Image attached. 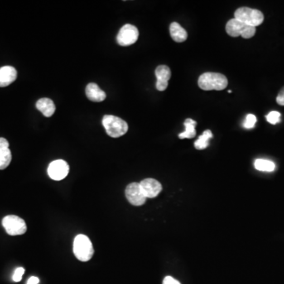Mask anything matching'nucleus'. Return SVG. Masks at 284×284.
<instances>
[{
  "mask_svg": "<svg viewBox=\"0 0 284 284\" xmlns=\"http://www.w3.org/2000/svg\"><path fill=\"white\" fill-rule=\"evenodd\" d=\"M213 137V133L210 130H206L199 138L195 141L194 146L198 150H204L209 145V140Z\"/></svg>",
  "mask_w": 284,
  "mask_h": 284,
  "instance_id": "nucleus-18",
  "label": "nucleus"
},
{
  "mask_svg": "<svg viewBox=\"0 0 284 284\" xmlns=\"http://www.w3.org/2000/svg\"><path fill=\"white\" fill-rule=\"evenodd\" d=\"M74 253L79 261L86 262L89 261L93 254L94 249L90 239L84 234H78L74 240Z\"/></svg>",
  "mask_w": 284,
  "mask_h": 284,
  "instance_id": "nucleus-2",
  "label": "nucleus"
},
{
  "mask_svg": "<svg viewBox=\"0 0 284 284\" xmlns=\"http://www.w3.org/2000/svg\"><path fill=\"white\" fill-rule=\"evenodd\" d=\"M234 18L246 25L256 28L263 22L264 15L256 9L241 7L234 13Z\"/></svg>",
  "mask_w": 284,
  "mask_h": 284,
  "instance_id": "nucleus-4",
  "label": "nucleus"
},
{
  "mask_svg": "<svg viewBox=\"0 0 284 284\" xmlns=\"http://www.w3.org/2000/svg\"><path fill=\"white\" fill-rule=\"evenodd\" d=\"M85 94L88 99L93 102H101L106 99V93L96 83H89L87 85Z\"/></svg>",
  "mask_w": 284,
  "mask_h": 284,
  "instance_id": "nucleus-14",
  "label": "nucleus"
},
{
  "mask_svg": "<svg viewBox=\"0 0 284 284\" xmlns=\"http://www.w3.org/2000/svg\"><path fill=\"white\" fill-rule=\"evenodd\" d=\"M69 167L65 160H54L49 164L48 174L50 179L55 181H60L65 179L69 174Z\"/></svg>",
  "mask_w": 284,
  "mask_h": 284,
  "instance_id": "nucleus-8",
  "label": "nucleus"
},
{
  "mask_svg": "<svg viewBox=\"0 0 284 284\" xmlns=\"http://www.w3.org/2000/svg\"><path fill=\"white\" fill-rule=\"evenodd\" d=\"M25 273V268L23 267H17V269L15 270L14 276H13V280L15 282H20L21 279H22V276Z\"/></svg>",
  "mask_w": 284,
  "mask_h": 284,
  "instance_id": "nucleus-22",
  "label": "nucleus"
},
{
  "mask_svg": "<svg viewBox=\"0 0 284 284\" xmlns=\"http://www.w3.org/2000/svg\"><path fill=\"white\" fill-rule=\"evenodd\" d=\"M2 223L6 233L10 235H21L27 231L25 220L17 216H6L2 219Z\"/></svg>",
  "mask_w": 284,
  "mask_h": 284,
  "instance_id": "nucleus-6",
  "label": "nucleus"
},
{
  "mask_svg": "<svg viewBox=\"0 0 284 284\" xmlns=\"http://www.w3.org/2000/svg\"><path fill=\"white\" fill-rule=\"evenodd\" d=\"M170 36L177 43L184 42L187 39V32L178 22H172L170 25Z\"/></svg>",
  "mask_w": 284,
  "mask_h": 284,
  "instance_id": "nucleus-16",
  "label": "nucleus"
},
{
  "mask_svg": "<svg viewBox=\"0 0 284 284\" xmlns=\"http://www.w3.org/2000/svg\"><path fill=\"white\" fill-rule=\"evenodd\" d=\"M138 36L139 31L137 27L131 24H126L121 28L116 40L121 46H130L136 43Z\"/></svg>",
  "mask_w": 284,
  "mask_h": 284,
  "instance_id": "nucleus-7",
  "label": "nucleus"
},
{
  "mask_svg": "<svg viewBox=\"0 0 284 284\" xmlns=\"http://www.w3.org/2000/svg\"><path fill=\"white\" fill-rule=\"evenodd\" d=\"M36 107L45 117H50L55 112V103L49 98H41L36 102Z\"/></svg>",
  "mask_w": 284,
  "mask_h": 284,
  "instance_id": "nucleus-15",
  "label": "nucleus"
},
{
  "mask_svg": "<svg viewBox=\"0 0 284 284\" xmlns=\"http://www.w3.org/2000/svg\"><path fill=\"white\" fill-rule=\"evenodd\" d=\"M226 32L232 37L242 36L245 39H250L254 36L256 28L233 18L231 19L226 25Z\"/></svg>",
  "mask_w": 284,
  "mask_h": 284,
  "instance_id": "nucleus-5",
  "label": "nucleus"
},
{
  "mask_svg": "<svg viewBox=\"0 0 284 284\" xmlns=\"http://www.w3.org/2000/svg\"><path fill=\"white\" fill-rule=\"evenodd\" d=\"M276 102H277L278 104L284 106V87L278 94L277 97H276Z\"/></svg>",
  "mask_w": 284,
  "mask_h": 284,
  "instance_id": "nucleus-23",
  "label": "nucleus"
},
{
  "mask_svg": "<svg viewBox=\"0 0 284 284\" xmlns=\"http://www.w3.org/2000/svg\"><path fill=\"white\" fill-rule=\"evenodd\" d=\"M256 122H257L256 116H253L252 114H250V115L246 116L243 126L246 129H252L254 127Z\"/></svg>",
  "mask_w": 284,
  "mask_h": 284,
  "instance_id": "nucleus-21",
  "label": "nucleus"
},
{
  "mask_svg": "<svg viewBox=\"0 0 284 284\" xmlns=\"http://www.w3.org/2000/svg\"><path fill=\"white\" fill-rule=\"evenodd\" d=\"M125 194H126V197L128 201L134 206L143 205L147 199L141 190L140 184L137 183H132L129 184L126 186Z\"/></svg>",
  "mask_w": 284,
  "mask_h": 284,
  "instance_id": "nucleus-9",
  "label": "nucleus"
},
{
  "mask_svg": "<svg viewBox=\"0 0 284 284\" xmlns=\"http://www.w3.org/2000/svg\"><path fill=\"white\" fill-rule=\"evenodd\" d=\"M280 116H281V115H280V112L273 111V112H270V113L266 116V119H267V122L271 123V124L275 125L280 122Z\"/></svg>",
  "mask_w": 284,
  "mask_h": 284,
  "instance_id": "nucleus-20",
  "label": "nucleus"
},
{
  "mask_svg": "<svg viewBox=\"0 0 284 284\" xmlns=\"http://www.w3.org/2000/svg\"><path fill=\"white\" fill-rule=\"evenodd\" d=\"M12 160L11 151L9 149V142L6 138L0 137V170H4L11 164Z\"/></svg>",
  "mask_w": 284,
  "mask_h": 284,
  "instance_id": "nucleus-12",
  "label": "nucleus"
},
{
  "mask_svg": "<svg viewBox=\"0 0 284 284\" xmlns=\"http://www.w3.org/2000/svg\"><path fill=\"white\" fill-rule=\"evenodd\" d=\"M163 284H181L178 281V280H175L174 278L171 277V276H167V277L164 278V281H163Z\"/></svg>",
  "mask_w": 284,
  "mask_h": 284,
  "instance_id": "nucleus-24",
  "label": "nucleus"
},
{
  "mask_svg": "<svg viewBox=\"0 0 284 284\" xmlns=\"http://www.w3.org/2000/svg\"><path fill=\"white\" fill-rule=\"evenodd\" d=\"M155 74H156V79H157L156 84L157 90H166L168 86V81L170 80V77H171L170 68L165 65L159 66L156 69Z\"/></svg>",
  "mask_w": 284,
  "mask_h": 284,
  "instance_id": "nucleus-11",
  "label": "nucleus"
},
{
  "mask_svg": "<svg viewBox=\"0 0 284 284\" xmlns=\"http://www.w3.org/2000/svg\"><path fill=\"white\" fill-rule=\"evenodd\" d=\"M102 123L107 134L114 138L122 137L128 131V124L117 116H104Z\"/></svg>",
  "mask_w": 284,
  "mask_h": 284,
  "instance_id": "nucleus-3",
  "label": "nucleus"
},
{
  "mask_svg": "<svg viewBox=\"0 0 284 284\" xmlns=\"http://www.w3.org/2000/svg\"><path fill=\"white\" fill-rule=\"evenodd\" d=\"M17 70L11 66L0 68V87H6L12 84L17 78Z\"/></svg>",
  "mask_w": 284,
  "mask_h": 284,
  "instance_id": "nucleus-13",
  "label": "nucleus"
},
{
  "mask_svg": "<svg viewBox=\"0 0 284 284\" xmlns=\"http://www.w3.org/2000/svg\"><path fill=\"white\" fill-rule=\"evenodd\" d=\"M255 168L261 171H267L271 172L276 168V165L271 160H264V159H258L255 160Z\"/></svg>",
  "mask_w": 284,
  "mask_h": 284,
  "instance_id": "nucleus-19",
  "label": "nucleus"
},
{
  "mask_svg": "<svg viewBox=\"0 0 284 284\" xmlns=\"http://www.w3.org/2000/svg\"><path fill=\"white\" fill-rule=\"evenodd\" d=\"M139 184L146 198H156L162 190V185L156 179H144Z\"/></svg>",
  "mask_w": 284,
  "mask_h": 284,
  "instance_id": "nucleus-10",
  "label": "nucleus"
},
{
  "mask_svg": "<svg viewBox=\"0 0 284 284\" xmlns=\"http://www.w3.org/2000/svg\"><path fill=\"white\" fill-rule=\"evenodd\" d=\"M39 282H40L39 278L36 277V276H32L28 280L27 284H38Z\"/></svg>",
  "mask_w": 284,
  "mask_h": 284,
  "instance_id": "nucleus-25",
  "label": "nucleus"
},
{
  "mask_svg": "<svg viewBox=\"0 0 284 284\" xmlns=\"http://www.w3.org/2000/svg\"><path fill=\"white\" fill-rule=\"evenodd\" d=\"M184 126H185V131L179 134V138H194L196 136L195 127L197 126V122L191 118H186L184 122Z\"/></svg>",
  "mask_w": 284,
  "mask_h": 284,
  "instance_id": "nucleus-17",
  "label": "nucleus"
},
{
  "mask_svg": "<svg viewBox=\"0 0 284 284\" xmlns=\"http://www.w3.org/2000/svg\"><path fill=\"white\" fill-rule=\"evenodd\" d=\"M228 81L225 75L219 73L207 72L201 74L198 79V85L204 91H221L225 89Z\"/></svg>",
  "mask_w": 284,
  "mask_h": 284,
  "instance_id": "nucleus-1",
  "label": "nucleus"
}]
</instances>
